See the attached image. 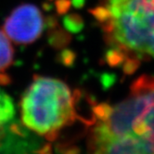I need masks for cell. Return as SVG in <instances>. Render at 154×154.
Returning <instances> with one entry per match:
<instances>
[{"label":"cell","mask_w":154,"mask_h":154,"mask_svg":"<svg viewBox=\"0 0 154 154\" xmlns=\"http://www.w3.org/2000/svg\"><path fill=\"white\" fill-rule=\"evenodd\" d=\"M92 14L104 34L109 64L130 73L154 59V0H100Z\"/></svg>","instance_id":"1"},{"label":"cell","mask_w":154,"mask_h":154,"mask_svg":"<svg viewBox=\"0 0 154 154\" xmlns=\"http://www.w3.org/2000/svg\"><path fill=\"white\" fill-rule=\"evenodd\" d=\"M89 130L112 137L135 136L154 150V76L141 75L116 104L91 105Z\"/></svg>","instance_id":"2"},{"label":"cell","mask_w":154,"mask_h":154,"mask_svg":"<svg viewBox=\"0 0 154 154\" xmlns=\"http://www.w3.org/2000/svg\"><path fill=\"white\" fill-rule=\"evenodd\" d=\"M79 100L80 94L64 82L35 76L21 97V121L28 129L53 141L62 129L80 118L77 113Z\"/></svg>","instance_id":"3"},{"label":"cell","mask_w":154,"mask_h":154,"mask_svg":"<svg viewBox=\"0 0 154 154\" xmlns=\"http://www.w3.org/2000/svg\"><path fill=\"white\" fill-rule=\"evenodd\" d=\"M44 17L40 9L31 4L16 8L4 23L6 35L20 44L32 43L39 38L44 30Z\"/></svg>","instance_id":"4"},{"label":"cell","mask_w":154,"mask_h":154,"mask_svg":"<svg viewBox=\"0 0 154 154\" xmlns=\"http://www.w3.org/2000/svg\"><path fill=\"white\" fill-rule=\"evenodd\" d=\"M88 154H154L153 149L135 136L112 137L89 131Z\"/></svg>","instance_id":"5"},{"label":"cell","mask_w":154,"mask_h":154,"mask_svg":"<svg viewBox=\"0 0 154 154\" xmlns=\"http://www.w3.org/2000/svg\"><path fill=\"white\" fill-rule=\"evenodd\" d=\"M13 48L6 32L0 31V84H8V76L6 74L13 61Z\"/></svg>","instance_id":"6"},{"label":"cell","mask_w":154,"mask_h":154,"mask_svg":"<svg viewBox=\"0 0 154 154\" xmlns=\"http://www.w3.org/2000/svg\"><path fill=\"white\" fill-rule=\"evenodd\" d=\"M14 115L15 109L11 98L6 93L0 92V135L6 133Z\"/></svg>","instance_id":"7"},{"label":"cell","mask_w":154,"mask_h":154,"mask_svg":"<svg viewBox=\"0 0 154 154\" xmlns=\"http://www.w3.org/2000/svg\"><path fill=\"white\" fill-rule=\"evenodd\" d=\"M29 154H52L51 147H50V145L46 144V145H44L43 147L39 148L38 149H35L34 151H32Z\"/></svg>","instance_id":"8"},{"label":"cell","mask_w":154,"mask_h":154,"mask_svg":"<svg viewBox=\"0 0 154 154\" xmlns=\"http://www.w3.org/2000/svg\"><path fill=\"white\" fill-rule=\"evenodd\" d=\"M7 129H8V128H7ZM6 132H7V131H6ZM5 135H6V133L3 134V135H0V146H1V144H2V141H3V138H4Z\"/></svg>","instance_id":"9"}]
</instances>
